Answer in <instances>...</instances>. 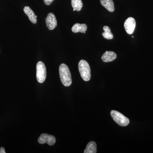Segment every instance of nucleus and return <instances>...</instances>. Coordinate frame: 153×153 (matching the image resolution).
Returning <instances> with one entry per match:
<instances>
[{
	"mask_svg": "<svg viewBox=\"0 0 153 153\" xmlns=\"http://www.w3.org/2000/svg\"><path fill=\"white\" fill-rule=\"evenodd\" d=\"M111 115L113 120L121 126H126L129 123V120L119 111L112 110L111 112Z\"/></svg>",
	"mask_w": 153,
	"mask_h": 153,
	"instance_id": "3",
	"label": "nucleus"
},
{
	"mask_svg": "<svg viewBox=\"0 0 153 153\" xmlns=\"http://www.w3.org/2000/svg\"><path fill=\"white\" fill-rule=\"evenodd\" d=\"M116 54L112 51H106L102 56V60L104 62H112L116 59Z\"/></svg>",
	"mask_w": 153,
	"mask_h": 153,
	"instance_id": "9",
	"label": "nucleus"
},
{
	"mask_svg": "<svg viewBox=\"0 0 153 153\" xmlns=\"http://www.w3.org/2000/svg\"><path fill=\"white\" fill-rule=\"evenodd\" d=\"M47 77V69L45 64L42 61H39L36 66V78L38 82L43 83Z\"/></svg>",
	"mask_w": 153,
	"mask_h": 153,
	"instance_id": "4",
	"label": "nucleus"
},
{
	"mask_svg": "<svg viewBox=\"0 0 153 153\" xmlns=\"http://www.w3.org/2000/svg\"><path fill=\"white\" fill-rule=\"evenodd\" d=\"M126 33L129 35L133 33L136 27V21L132 17H129L126 20L124 25Z\"/></svg>",
	"mask_w": 153,
	"mask_h": 153,
	"instance_id": "6",
	"label": "nucleus"
},
{
	"mask_svg": "<svg viewBox=\"0 0 153 153\" xmlns=\"http://www.w3.org/2000/svg\"><path fill=\"white\" fill-rule=\"evenodd\" d=\"M38 142L41 144L47 143L49 146H53L56 142V138L54 136L47 134H42L38 139Z\"/></svg>",
	"mask_w": 153,
	"mask_h": 153,
	"instance_id": "5",
	"label": "nucleus"
},
{
	"mask_svg": "<svg viewBox=\"0 0 153 153\" xmlns=\"http://www.w3.org/2000/svg\"><path fill=\"white\" fill-rule=\"evenodd\" d=\"M45 21L47 27L49 30H53L57 27V21L55 15L53 13H50L48 14Z\"/></svg>",
	"mask_w": 153,
	"mask_h": 153,
	"instance_id": "7",
	"label": "nucleus"
},
{
	"mask_svg": "<svg viewBox=\"0 0 153 153\" xmlns=\"http://www.w3.org/2000/svg\"><path fill=\"white\" fill-rule=\"evenodd\" d=\"M71 6L73 10L80 11L82 8L83 4L82 0H71Z\"/></svg>",
	"mask_w": 153,
	"mask_h": 153,
	"instance_id": "13",
	"label": "nucleus"
},
{
	"mask_svg": "<svg viewBox=\"0 0 153 153\" xmlns=\"http://www.w3.org/2000/svg\"><path fill=\"white\" fill-rule=\"evenodd\" d=\"M102 5L107 10L112 13L114 11V5L113 0H100Z\"/></svg>",
	"mask_w": 153,
	"mask_h": 153,
	"instance_id": "11",
	"label": "nucleus"
},
{
	"mask_svg": "<svg viewBox=\"0 0 153 153\" xmlns=\"http://www.w3.org/2000/svg\"><path fill=\"white\" fill-rule=\"evenodd\" d=\"M54 1V0H44V2L45 4L49 5Z\"/></svg>",
	"mask_w": 153,
	"mask_h": 153,
	"instance_id": "15",
	"label": "nucleus"
},
{
	"mask_svg": "<svg viewBox=\"0 0 153 153\" xmlns=\"http://www.w3.org/2000/svg\"><path fill=\"white\" fill-rule=\"evenodd\" d=\"M97 152V145L94 142L91 141L88 144L84 153H96Z\"/></svg>",
	"mask_w": 153,
	"mask_h": 153,
	"instance_id": "12",
	"label": "nucleus"
},
{
	"mask_svg": "<svg viewBox=\"0 0 153 153\" xmlns=\"http://www.w3.org/2000/svg\"><path fill=\"white\" fill-rule=\"evenodd\" d=\"M6 152L4 148V147L0 148V153H6Z\"/></svg>",
	"mask_w": 153,
	"mask_h": 153,
	"instance_id": "16",
	"label": "nucleus"
},
{
	"mask_svg": "<svg viewBox=\"0 0 153 153\" xmlns=\"http://www.w3.org/2000/svg\"><path fill=\"white\" fill-rule=\"evenodd\" d=\"M78 68L80 76L82 79L85 81L90 80L91 77V68L87 61L81 60L78 63Z\"/></svg>",
	"mask_w": 153,
	"mask_h": 153,
	"instance_id": "2",
	"label": "nucleus"
},
{
	"mask_svg": "<svg viewBox=\"0 0 153 153\" xmlns=\"http://www.w3.org/2000/svg\"><path fill=\"white\" fill-rule=\"evenodd\" d=\"M59 74L60 80L63 85L68 87L72 83V79L70 70L68 66L64 63H62L59 66Z\"/></svg>",
	"mask_w": 153,
	"mask_h": 153,
	"instance_id": "1",
	"label": "nucleus"
},
{
	"mask_svg": "<svg viewBox=\"0 0 153 153\" xmlns=\"http://www.w3.org/2000/svg\"><path fill=\"white\" fill-rule=\"evenodd\" d=\"M24 11L29 18L30 22L34 24L37 23V16L35 14L34 11L31 9V8L28 6H26L24 8Z\"/></svg>",
	"mask_w": 153,
	"mask_h": 153,
	"instance_id": "8",
	"label": "nucleus"
},
{
	"mask_svg": "<svg viewBox=\"0 0 153 153\" xmlns=\"http://www.w3.org/2000/svg\"><path fill=\"white\" fill-rule=\"evenodd\" d=\"M104 32L102 33V36L108 40H111L113 38V35L111 33L110 28L108 26H104L103 27Z\"/></svg>",
	"mask_w": 153,
	"mask_h": 153,
	"instance_id": "14",
	"label": "nucleus"
},
{
	"mask_svg": "<svg viewBox=\"0 0 153 153\" xmlns=\"http://www.w3.org/2000/svg\"><path fill=\"white\" fill-rule=\"evenodd\" d=\"M87 29V25L85 24H79L78 23L73 25L71 30L74 33H85Z\"/></svg>",
	"mask_w": 153,
	"mask_h": 153,
	"instance_id": "10",
	"label": "nucleus"
}]
</instances>
